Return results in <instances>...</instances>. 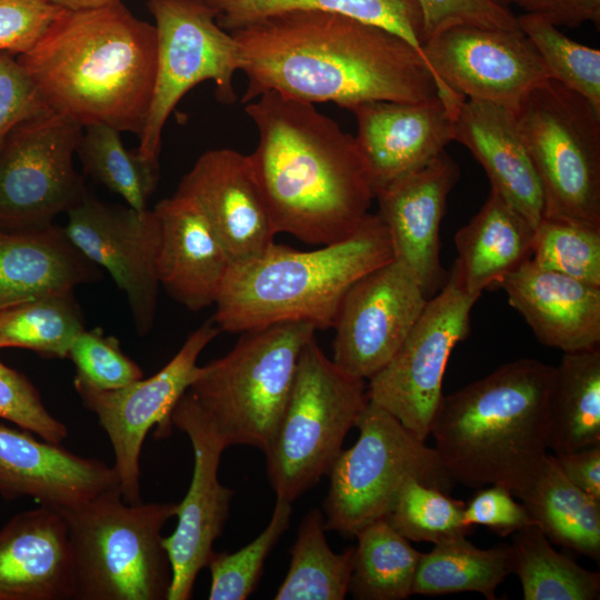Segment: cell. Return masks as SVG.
<instances>
[{"instance_id":"6da1fadb","label":"cell","mask_w":600,"mask_h":600,"mask_svg":"<svg viewBox=\"0 0 600 600\" xmlns=\"http://www.w3.org/2000/svg\"><path fill=\"white\" fill-rule=\"evenodd\" d=\"M247 76L241 102L268 91L352 110L369 101L441 99L424 57L401 37L342 14L288 11L230 32Z\"/></svg>"},{"instance_id":"7a4b0ae2","label":"cell","mask_w":600,"mask_h":600,"mask_svg":"<svg viewBox=\"0 0 600 600\" xmlns=\"http://www.w3.org/2000/svg\"><path fill=\"white\" fill-rule=\"evenodd\" d=\"M246 113L259 132L248 156L277 233L313 246L351 236L374 199L354 137L314 104L274 91Z\"/></svg>"},{"instance_id":"3957f363","label":"cell","mask_w":600,"mask_h":600,"mask_svg":"<svg viewBox=\"0 0 600 600\" xmlns=\"http://www.w3.org/2000/svg\"><path fill=\"white\" fill-rule=\"evenodd\" d=\"M17 60L50 110L83 128L142 133L156 80L157 33L121 0L63 9Z\"/></svg>"},{"instance_id":"277c9868","label":"cell","mask_w":600,"mask_h":600,"mask_svg":"<svg viewBox=\"0 0 600 600\" xmlns=\"http://www.w3.org/2000/svg\"><path fill=\"white\" fill-rule=\"evenodd\" d=\"M554 367L523 358L443 396L431 433L454 482L502 484L518 497L549 449Z\"/></svg>"},{"instance_id":"5b68a950","label":"cell","mask_w":600,"mask_h":600,"mask_svg":"<svg viewBox=\"0 0 600 600\" xmlns=\"http://www.w3.org/2000/svg\"><path fill=\"white\" fill-rule=\"evenodd\" d=\"M392 259L389 233L377 213H369L348 238L314 250L272 242L230 267L212 321L231 333L286 322L330 329L352 284Z\"/></svg>"},{"instance_id":"8992f818","label":"cell","mask_w":600,"mask_h":600,"mask_svg":"<svg viewBox=\"0 0 600 600\" xmlns=\"http://www.w3.org/2000/svg\"><path fill=\"white\" fill-rule=\"evenodd\" d=\"M177 503H127L120 490L61 512L76 600H167L172 571L161 533Z\"/></svg>"},{"instance_id":"52a82bcc","label":"cell","mask_w":600,"mask_h":600,"mask_svg":"<svg viewBox=\"0 0 600 600\" xmlns=\"http://www.w3.org/2000/svg\"><path fill=\"white\" fill-rule=\"evenodd\" d=\"M304 322L241 333L223 357L198 366L189 391L226 448L268 450L286 409L304 344L316 336Z\"/></svg>"},{"instance_id":"ba28073f","label":"cell","mask_w":600,"mask_h":600,"mask_svg":"<svg viewBox=\"0 0 600 600\" xmlns=\"http://www.w3.org/2000/svg\"><path fill=\"white\" fill-rule=\"evenodd\" d=\"M368 402L367 380L342 371L312 337L301 351L286 409L264 452L277 499L292 503L329 474Z\"/></svg>"},{"instance_id":"9c48e42d","label":"cell","mask_w":600,"mask_h":600,"mask_svg":"<svg viewBox=\"0 0 600 600\" xmlns=\"http://www.w3.org/2000/svg\"><path fill=\"white\" fill-rule=\"evenodd\" d=\"M356 427V443L340 452L328 477L326 530L344 537L386 519L410 478L447 491L454 482L434 448L417 438L382 407L369 400Z\"/></svg>"},{"instance_id":"30bf717a","label":"cell","mask_w":600,"mask_h":600,"mask_svg":"<svg viewBox=\"0 0 600 600\" xmlns=\"http://www.w3.org/2000/svg\"><path fill=\"white\" fill-rule=\"evenodd\" d=\"M511 110L542 187L543 216L600 223V111L552 79Z\"/></svg>"},{"instance_id":"8fae6325","label":"cell","mask_w":600,"mask_h":600,"mask_svg":"<svg viewBox=\"0 0 600 600\" xmlns=\"http://www.w3.org/2000/svg\"><path fill=\"white\" fill-rule=\"evenodd\" d=\"M157 33L156 80L138 154L159 163L164 126L179 101L197 84L212 80L217 99L236 100L240 70L238 43L222 29L208 0H148Z\"/></svg>"},{"instance_id":"7c38bea8","label":"cell","mask_w":600,"mask_h":600,"mask_svg":"<svg viewBox=\"0 0 600 600\" xmlns=\"http://www.w3.org/2000/svg\"><path fill=\"white\" fill-rule=\"evenodd\" d=\"M479 298L464 288L453 263L391 360L367 381L370 401L382 407L417 438L427 441L440 402L448 360L470 332Z\"/></svg>"},{"instance_id":"4fadbf2b","label":"cell","mask_w":600,"mask_h":600,"mask_svg":"<svg viewBox=\"0 0 600 600\" xmlns=\"http://www.w3.org/2000/svg\"><path fill=\"white\" fill-rule=\"evenodd\" d=\"M83 127L48 110L21 121L0 152V229L47 227L87 191L73 167Z\"/></svg>"},{"instance_id":"5bb4252c","label":"cell","mask_w":600,"mask_h":600,"mask_svg":"<svg viewBox=\"0 0 600 600\" xmlns=\"http://www.w3.org/2000/svg\"><path fill=\"white\" fill-rule=\"evenodd\" d=\"M219 332L212 319L206 321L161 370L119 389L101 390L73 379L82 404L97 416L110 440L114 453L113 468L127 503L141 502L140 454L147 433L158 426V436H169L171 411L189 390L200 353Z\"/></svg>"},{"instance_id":"9a60e30c","label":"cell","mask_w":600,"mask_h":600,"mask_svg":"<svg viewBox=\"0 0 600 600\" xmlns=\"http://www.w3.org/2000/svg\"><path fill=\"white\" fill-rule=\"evenodd\" d=\"M423 54L452 117L467 98L512 109L529 90L549 79L521 30L456 24L429 38Z\"/></svg>"},{"instance_id":"2e32d148","label":"cell","mask_w":600,"mask_h":600,"mask_svg":"<svg viewBox=\"0 0 600 600\" xmlns=\"http://www.w3.org/2000/svg\"><path fill=\"white\" fill-rule=\"evenodd\" d=\"M66 213L63 228L70 241L112 277L126 294L137 332L148 334L160 287L156 272L160 229L154 211L109 206L86 191Z\"/></svg>"},{"instance_id":"e0dca14e","label":"cell","mask_w":600,"mask_h":600,"mask_svg":"<svg viewBox=\"0 0 600 600\" xmlns=\"http://www.w3.org/2000/svg\"><path fill=\"white\" fill-rule=\"evenodd\" d=\"M429 299L400 261L373 269L346 293L336 321L332 361L368 380L398 351Z\"/></svg>"},{"instance_id":"ac0fdd59","label":"cell","mask_w":600,"mask_h":600,"mask_svg":"<svg viewBox=\"0 0 600 600\" xmlns=\"http://www.w3.org/2000/svg\"><path fill=\"white\" fill-rule=\"evenodd\" d=\"M170 419L190 439L193 472L183 500L177 503V527L163 537L172 571L167 600H188L223 531L234 491L218 479L226 446L189 390L176 403Z\"/></svg>"},{"instance_id":"d6986e66","label":"cell","mask_w":600,"mask_h":600,"mask_svg":"<svg viewBox=\"0 0 600 600\" xmlns=\"http://www.w3.org/2000/svg\"><path fill=\"white\" fill-rule=\"evenodd\" d=\"M201 209L231 266L246 262L274 242V229L249 156L222 148L202 153L177 191Z\"/></svg>"},{"instance_id":"ffe728a7","label":"cell","mask_w":600,"mask_h":600,"mask_svg":"<svg viewBox=\"0 0 600 600\" xmlns=\"http://www.w3.org/2000/svg\"><path fill=\"white\" fill-rule=\"evenodd\" d=\"M460 178L457 162L443 151L423 167L378 190L377 216L383 222L393 259L417 278L428 299L446 283L439 230L449 193Z\"/></svg>"},{"instance_id":"44dd1931","label":"cell","mask_w":600,"mask_h":600,"mask_svg":"<svg viewBox=\"0 0 600 600\" xmlns=\"http://www.w3.org/2000/svg\"><path fill=\"white\" fill-rule=\"evenodd\" d=\"M354 137L373 192L423 167L453 140L452 114L439 98L369 101L354 107Z\"/></svg>"},{"instance_id":"7402d4cb","label":"cell","mask_w":600,"mask_h":600,"mask_svg":"<svg viewBox=\"0 0 600 600\" xmlns=\"http://www.w3.org/2000/svg\"><path fill=\"white\" fill-rule=\"evenodd\" d=\"M112 490H120L113 467L74 454L29 431L0 424V494L29 497L64 512Z\"/></svg>"},{"instance_id":"603a6c76","label":"cell","mask_w":600,"mask_h":600,"mask_svg":"<svg viewBox=\"0 0 600 600\" xmlns=\"http://www.w3.org/2000/svg\"><path fill=\"white\" fill-rule=\"evenodd\" d=\"M152 210L160 229L159 286L191 311L214 304L231 261L206 216L191 198L178 192Z\"/></svg>"},{"instance_id":"cb8c5ba5","label":"cell","mask_w":600,"mask_h":600,"mask_svg":"<svg viewBox=\"0 0 600 600\" xmlns=\"http://www.w3.org/2000/svg\"><path fill=\"white\" fill-rule=\"evenodd\" d=\"M76 599L73 556L63 514L40 506L0 530V600Z\"/></svg>"},{"instance_id":"d4e9b609","label":"cell","mask_w":600,"mask_h":600,"mask_svg":"<svg viewBox=\"0 0 600 600\" xmlns=\"http://www.w3.org/2000/svg\"><path fill=\"white\" fill-rule=\"evenodd\" d=\"M538 341L562 352L600 344V286L543 269L530 259L500 282Z\"/></svg>"},{"instance_id":"484cf974","label":"cell","mask_w":600,"mask_h":600,"mask_svg":"<svg viewBox=\"0 0 600 600\" xmlns=\"http://www.w3.org/2000/svg\"><path fill=\"white\" fill-rule=\"evenodd\" d=\"M452 126L453 140L482 166L491 189L536 227L544 214L543 191L512 110L466 99L457 109Z\"/></svg>"},{"instance_id":"4316f807","label":"cell","mask_w":600,"mask_h":600,"mask_svg":"<svg viewBox=\"0 0 600 600\" xmlns=\"http://www.w3.org/2000/svg\"><path fill=\"white\" fill-rule=\"evenodd\" d=\"M99 278V267L73 246L63 227L0 229V308Z\"/></svg>"},{"instance_id":"83f0119b","label":"cell","mask_w":600,"mask_h":600,"mask_svg":"<svg viewBox=\"0 0 600 600\" xmlns=\"http://www.w3.org/2000/svg\"><path fill=\"white\" fill-rule=\"evenodd\" d=\"M534 227L491 189L480 210L454 237V261L469 294L480 298L531 258Z\"/></svg>"},{"instance_id":"f1b7e54d","label":"cell","mask_w":600,"mask_h":600,"mask_svg":"<svg viewBox=\"0 0 600 600\" xmlns=\"http://www.w3.org/2000/svg\"><path fill=\"white\" fill-rule=\"evenodd\" d=\"M550 542L600 560V501L561 471L547 453L517 497Z\"/></svg>"},{"instance_id":"f546056e","label":"cell","mask_w":600,"mask_h":600,"mask_svg":"<svg viewBox=\"0 0 600 600\" xmlns=\"http://www.w3.org/2000/svg\"><path fill=\"white\" fill-rule=\"evenodd\" d=\"M554 453L600 444V348L563 352L548 401Z\"/></svg>"},{"instance_id":"4dcf8cb0","label":"cell","mask_w":600,"mask_h":600,"mask_svg":"<svg viewBox=\"0 0 600 600\" xmlns=\"http://www.w3.org/2000/svg\"><path fill=\"white\" fill-rule=\"evenodd\" d=\"M218 23L231 32L288 11L342 14L383 28L406 40L423 57L424 19L418 0H208ZM426 59V58H424Z\"/></svg>"},{"instance_id":"1f68e13d","label":"cell","mask_w":600,"mask_h":600,"mask_svg":"<svg viewBox=\"0 0 600 600\" xmlns=\"http://www.w3.org/2000/svg\"><path fill=\"white\" fill-rule=\"evenodd\" d=\"M513 572L511 546L477 548L466 537L434 544L422 553L412 594L440 596L464 591L496 599L500 583Z\"/></svg>"},{"instance_id":"d6a6232c","label":"cell","mask_w":600,"mask_h":600,"mask_svg":"<svg viewBox=\"0 0 600 600\" xmlns=\"http://www.w3.org/2000/svg\"><path fill=\"white\" fill-rule=\"evenodd\" d=\"M349 592L359 600H402L412 586L422 553L386 519L357 534Z\"/></svg>"},{"instance_id":"836d02e7","label":"cell","mask_w":600,"mask_h":600,"mask_svg":"<svg viewBox=\"0 0 600 600\" xmlns=\"http://www.w3.org/2000/svg\"><path fill=\"white\" fill-rule=\"evenodd\" d=\"M324 517L309 511L302 519L291 549L287 576L276 600H342L349 592L354 547L333 552L324 536Z\"/></svg>"},{"instance_id":"e575fe53","label":"cell","mask_w":600,"mask_h":600,"mask_svg":"<svg viewBox=\"0 0 600 600\" xmlns=\"http://www.w3.org/2000/svg\"><path fill=\"white\" fill-rule=\"evenodd\" d=\"M510 546L524 600L599 599V572L556 551L537 524L516 531Z\"/></svg>"},{"instance_id":"d590c367","label":"cell","mask_w":600,"mask_h":600,"mask_svg":"<svg viewBox=\"0 0 600 600\" xmlns=\"http://www.w3.org/2000/svg\"><path fill=\"white\" fill-rule=\"evenodd\" d=\"M73 291L0 308V349L21 348L44 358H68L74 339L86 329Z\"/></svg>"},{"instance_id":"8d00e7d4","label":"cell","mask_w":600,"mask_h":600,"mask_svg":"<svg viewBox=\"0 0 600 600\" xmlns=\"http://www.w3.org/2000/svg\"><path fill=\"white\" fill-rule=\"evenodd\" d=\"M120 131L107 124L83 128L77 154L84 173L142 211L157 189L160 167L129 151Z\"/></svg>"},{"instance_id":"74e56055","label":"cell","mask_w":600,"mask_h":600,"mask_svg":"<svg viewBox=\"0 0 600 600\" xmlns=\"http://www.w3.org/2000/svg\"><path fill=\"white\" fill-rule=\"evenodd\" d=\"M530 260L540 268L600 286V223L543 216L533 230Z\"/></svg>"},{"instance_id":"f35d334b","label":"cell","mask_w":600,"mask_h":600,"mask_svg":"<svg viewBox=\"0 0 600 600\" xmlns=\"http://www.w3.org/2000/svg\"><path fill=\"white\" fill-rule=\"evenodd\" d=\"M517 20L540 56L549 79L577 92L600 111V50L568 38L560 27L539 16L523 13Z\"/></svg>"},{"instance_id":"ab89813d","label":"cell","mask_w":600,"mask_h":600,"mask_svg":"<svg viewBox=\"0 0 600 600\" xmlns=\"http://www.w3.org/2000/svg\"><path fill=\"white\" fill-rule=\"evenodd\" d=\"M464 506L446 491L410 478L386 520L409 541L437 544L472 531L464 521Z\"/></svg>"},{"instance_id":"60d3db41","label":"cell","mask_w":600,"mask_h":600,"mask_svg":"<svg viewBox=\"0 0 600 600\" xmlns=\"http://www.w3.org/2000/svg\"><path fill=\"white\" fill-rule=\"evenodd\" d=\"M291 517V502L277 499L268 526L254 540L232 553L213 551L207 564L211 574L210 600L249 598L257 587L266 559L289 528Z\"/></svg>"},{"instance_id":"b9f144b4","label":"cell","mask_w":600,"mask_h":600,"mask_svg":"<svg viewBox=\"0 0 600 600\" xmlns=\"http://www.w3.org/2000/svg\"><path fill=\"white\" fill-rule=\"evenodd\" d=\"M68 358L74 364V378L97 389H119L143 378L141 368L122 351L118 339L100 328L82 330Z\"/></svg>"},{"instance_id":"7bdbcfd3","label":"cell","mask_w":600,"mask_h":600,"mask_svg":"<svg viewBox=\"0 0 600 600\" xmlns=\"http://www.w3.org/2000/svg\"><path fill=\"white\" fill-rule=\"evenodd\" d=\"M0 418L51 443L60 444L69 434L68 427L49 412L33 383L1 360Z\"/></svg>"},{"instance_id":"ee69618b","label":"cell","mask_w":600,"mask_h":600,"mask_svg":"<svg viewBox=\"0 0 600 600\" xmlns=\"http://www.w3.org/2000/svg\"><path fill=\"white\" fill-rule=\"evenodd\" d=\"M424 19L426 41L456 24L520 30L517 16L490 0H418ZM426 43V42H424Z\"/></svg>"},{"instance_id":"f6af8a7d","label":"cell","mask_w":600,"mask_h":600,"mask_svg":"<svg viewBox=\"0 0 600 600\" xmlns=\"http://www.w3.org/2000/svg\"><path fill=\"white\" fill-rule=\"evenodd\" d=\"M62 10L49 0H0V52L31 49Z\"/></svg>"},{"instance_id":"bcb514c9","label":"cell","mask_w":600,"mask_h":600,"mask_svg":"<svg viewBox=\"0 0 600 600\" xmlns=\"http://www.w3.org/2000/svg\"><path fill=\"white\" fill-rule=\"evenodd\" d=\"M50 110L9 52H0V152L16 126Z\"/></svg>"},{"instance_id":"7dc6e473","label":"cell","mask_w":600,"mask_h":600,"mask_svg":"<svg viewBox=\"0 0 600 600\" xmlns=\"http://www.w3.org/2000/svg\"><path fill=\"white\" fill-rule=\"evenodd\" d=\"M513 497L502 484H489L478 490L464 506L466 523L484 526L502 537L536 524L523 503Z\"/></svg>"},{"instance_id":"c3c4849f","label":"cell","mask_w":600,"mask_h":600,"mask_svg":"<svg viewBox=\"0 0 600 600\" xmlns=\"http://www.w3.org/2000/svg\"><path fill=\"white\" fill-rule=\"evenodd\" d=\"M509 8L516 4L524 13L539 16L557 27L577 28L591 22L600 26V0H490Z\"/></svg>"},{"instance_id":"681fc988","label":"cell","mask_w":600,"mask_h":600,"mask_svg":"<svg viewBox=\"0 0 600 600\" xmlns=\"http://www.w3.org/2000/svg\"><path fill=\"white\" fill-rule=\"evenodd\" d=\"M553 456L573 484L600 501V444Z\"/></svg>"},{"instance_id":"f907efd6","label":"cell","mask_w":600,"mask_h":600,"mask_svg":"<svg viewBox=\"0 0 600 600\" xmlns=\"http://www.w3.org/2000/svg\"><path fill=\"white\" fill-rule=\"evenodd\" d=\"M52 3L69 10L98 8L118 0H49Z\"/></svg>"}]
</instances>
